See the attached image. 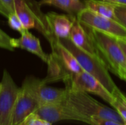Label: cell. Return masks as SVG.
Masks as SVG:
<instances>
[{"label":"cell","instance_id":"29","mask_svg":"<svg viewBox=\"0 0 126 125\" xmlns=\"http://www.w3.org/2000/svg\"><path fill=\"white\" fill-rule=\"evenodd\" d=\"M0 125H1V124H0Z\"/></svg>","mask_w":126,"mask_h":125},{"label":"cell","instance_id":"24","mask_svg":"<svg viewBox=\"0 0 126 125\" xmlns=\"http://www.w3.org/2000/svg\"><path fill=\"white\" fill-rule=\"evenodd\" d=\"M90 125H124V123H121L111 119L92 117L90 119Z\"/></svg>","mask_w":126,"mask_h":125},{"label":"cell","instance_id":"22","mask_svg":"<svg viewBox=\"0 0 126 125\" xmlns=\"http://www.w3.org/2000/svg\"><path fill=\"white\" fill-rule=\"evenodd\" d=\"M114 13L117 21L126 29V5L115 4Z\"/></svg>","mask_w":126,"mask_h":125},{"label":"cell","instance_id":"11","mask_svg":"<svg viewBox=\"0 0 126 125\" xmlns=\"http://www.w3.org/2000/svg\"><path fill=\"white\" fill-rule=\"evenodd\" d=\"M76 18V15L58 14L54 12H49L46 14L50 32L58 39L69 38L70 32Z\"/></svg>","mask_w":126,"mask_h":125},{"label":"cell","instance_id":"14","mask_svg":"<svg viewBox=\"0 0 126 125\" xmlns=\"http://www.w3.org/2000/svg\"><path fill=\"white\" fill-rule=\"evenodd\" d=\"M49 43L52 47V51L58 55L61 63L69 73L78 74L83 71L76 57L60 42L58 38H55Z\"/></svg>","mask_w":126,"mask_h":125},{"label":"cell","instance_id":"15","mask_svg":"<svg viewBox=\"0 0 126 125\" xmlns=\"http://www.w3.org/2000/svg\"><path fill=\"white\" fill-rule=\"evenodd\" d=\"M47 63L48 64V73L46 78L43 80L45 83L59 80L64 81L71 74L66 71L59 57L54 52L49 55V60Z\"/></svg>","mask_w":126,"mask_h":125},{"label":"cell","instance_id":"18","mask_svg":"<svg viewBox=\"0 0 126 125\" xmlns=\"http://www.w3.org/2000/svg\"><path fill=\"white\" fill-rule=\"evenodd\" d=\"M113 101L111 105L119 113L123 121H126V97L117 88L112 94Z\"/></svg>","mask_w":126,"mask_h":125},{"label":"cell","instance_id":"8","mask_svg":"<svg viewBox=\"0 0 126 125\" xmlns=\"http://www.w3.org/2000/svg\"><path fill=\"white\" fill-rule=\"evenodd\" d=\"M39 107L27 78H26L21 87L15 103L13 112L12 125H18L25 118L34 113Z\"/></svg>","mask_w":126,"mask_h":125},{"label":"cell","instance_id":"13","mask_svg":"<svg viewBox=\"0 0 126 125\" xmlns=\"http://www.w3.org/2000/svg\"><path fill=\"white\" fill-rule=\"evenodd\" d=\"M69 39L75 46L84 52L98 56L89 30L85 29L83 25L78 20L77 18L72 27Z\"/></svg>","mask_w":126,"mask_h":125},{"label":"cell","instance_id":"19","mask_svg":"<svg viewBox=\"0 0 126 125\" xmlns=\"http://www.w3.org/2000/svg\"><path fill=\"white\" fill-rule=\"evenodd\" d=\"M18 125H52V124L43 119L34 112L25 118Z\"/></svg>","mask_w":126,"mask_h":125},{"label":"cell","instance_id":"4","mask_svg":"<svg viewBox=\"0 0 126 125\" xmlns=\"http://www.w3.org/2000/svg\"><path fill=\"white\" fill-rule=\"evenodd\" d=\"M15 12L26 29L35 28L50 43L54 36L52 35L46 18L40 9L38 2L33 0H14Z\"/></svg>","mask_w":126,"mask_h":125},{"label":"cell","instance_id":"26","mask_svg":"<svg viewBox=\"0 0 126 125\" xmlns=\"http://www.w3.org/2000/svg\"><path fill=\"white\" fill-rule=\"evenodd\" d=\"M106 1L111 2L114 4H120V5H126V0H103Z\"/></svg>","mask_w":126,"mask_h":125},{"label":"cell","instance_id":"2","mask_svg":"<svg viewBox=\"0 0 126 125\" xmlns=\"http://www.w3.org/2000/svg\"><path fill=\"white\" fill-rule=\"evenodd\" d=\"M88 30L98 56L103 60L109 71L121 78L126 70V57L118 39L104 32L89 29Z\"/></svg>","mask_w":126,"mask_h":125},{"label":"cell","instance_id":"23","mask_svg":"<svg viewBox=\"0 0 126 125\" xmlns=\"http://www.w3.org/2000/svg\"><path fill=\"white\" fill-rule=\"evenodd\" d=\"M12 38L0 29V47L9 51H13L14 48L11 44Z\"/></svg>","mask_w":126,"mask_h":125},{"label":"cell","instance_id":"5","mask_svg":"<svg viewBox=\"0 0 126 125\" xmlns=\"http://www.w3.org/2000/svg\"><path fill=\"white\" fill-rule=\"evenodd\" d=\"M78 20L85 27L95 29L117 39L126 40V29L118 21L103 16L86 7L76 15Z\"/></svg>","mask_w":126,"mask_h":125},{"label":"cell","instance_id":"25","mask_svg":"<svg viewBox=\"0 0 126 125\" xmlns=\"http://www.w3.org/2000/svg\"><path fill=\"white\" fill-rule=\"evenodd\" d=\"M118 41H119V43L120 45V47L122 48L123 52H124V55L126 57V40H123V39H118Z\"/></svg>","mask_w":126,"mask_h":125},{"label":"cell","instance_id":"27","mask_svg":"<svg viewBox=\"0 0 126 125\" xmlns=\"http://www.w3.org/2000/svg\"><path fill=\"white\" fill-rule=\"evenodd\" d=\"M120 79L125 80L126 82V70L123 71V74H122V76H121V78H120Z\"/></svg>","mask_w":126,"mask_h":125},{"label":"cell","instance_id":"17","mask_svg":"<svg viewBox=\"0 0 126 125\" xmlns=\"http://www.w3.org/2000/svg\"><path fill=\"white\" fill-rule=\"evenodd\" d=\"M83 2L84 3L85 7L103 16L117 21L114 13V4L103 0H83Z\"/></svg>","mask_w":126,"mask_h":125},{"label":"cell","instance_id":"10","mask_svg":"<svg viewBox=\"0 0 126 125\" xmlns=\"http://www.w3.org/2000/svg\"><path fill=\"white\" fill-rule=\"evenodd\" d=\"M32 91L39 103V106L44 105L55 104L63 102L67 95V89L52 88L47 85L43 80L32 77H27Z\"/></svg>","mask_w":126,"mask_h":125},{"label":"cell","instance_id":"16","mask_svg":"<svg viewBox=\"0 0 126 125\" xmlns=\"http://www.w3.org/2000/svg\"><path fill=\"white\" fill-rule=\"evenodd\" d=\"M38 4L54 6L72 15H77L85 8L84 3L80 0H40Z\"/></svg>","mask_w":126,"mask_h":125},{"label":"cell","instance_id":"1","mask_svg":"<svg viewBox=\"0 0 126 125\" xmlns=\"http://www.w3.org/2000/svg\"><path fill=\"white\" fill-rule=\"evenodd\" d=\"M66 88L67 89L66 102L76 113L84 119L85 123L90 125V119L92 117L111 119L124 123L122 117L114 109H111L99 102L89 95L88 93Z\"/></svg>","mask_w":126,"mask_h":125},{"label":"cell","instance_id":"9","mask_svg":"<svg viewBox=\"0 0 126 125\" xmlns=\"http://www.w3.org/2000/svg\"><path fill=\"white\" fill-rule=\"evenodd\" d=\"M35 113L51 124L63 120H74L85 123L84 119L76 113L66 100L60 103L41 105Z\"/></svg>","mask_w":126,"mask_h":125},{"label":"cell","instance_id":"28","mask_svg":"<svg viewBox=\"0 0 126 125\" xmlns=\"http://www.w3.org/2000/svg\"><path fill=\"white\" fill-rule=\"evenodd\" d=\"M124 125H126V121H124Z\"/></svg>","mask_w":126,"mask_h":125},{"label":"cell","instance_id":"21","mask_svg":"<svg viewBox=\"0 0 126 125\" xmlns=\"http://www.w3.org/2000/svg\"><path fill=\"white\" fill-rule=\"evenodd\" d=\"M7 19H8V24H9L10 27L12 28L13 30H16V31L21 33L24 29H26L24 27L20 18H18V16L17 15V14L16 13L10 15L9 17L7 18Z\"/></svg>","mask_w":126,"mask_h":125},{"label":"cell","instance_id":"20","mask_svg":"<svg viewBox=\"0 0 126 125\" xmlns=\"http://www.w3.org/2000/svg\"><path fill=\"white\" fill-rule=\"evenodd\" d=\"M16 13L14 0H0V14L7 18L10 15Z\"/></svg>","mask_w":126,"mask_h":125},{"label":"cell","instance_id":"7","mask_svg":"<svg viewBox=\"0 0 126 125\" xmlns=\"http://www.w3.org/2000/svg\"><path fill=\"white\" fill-rule=\"evenodd\" d=\"M63 82L67 88L95 94L110 105L113 101L112 94L98 80L85 71L78 74H71Z\"/></svg>","mask_w":126,"mask_h":125},{"label":"cell","instance_id":"3","mask_svg":"<svg viewBox=\"0 0 126 125\" xmlns=\"http://www.w3.org/2000/svg\"><path fill=\"white\" fill-rule=\"evenodd\" d=\"M58 40L76 57L83 71L98 80L111 94L115 91L117 86L111 77L106 65L99 56L91 55L80 49L72 42L69 38Z\"/></svg>","mask_w":126,"mask_h":125},{"label":"cell","instance_id":"12","mask_svg":"<svg viewBox=\"0 0 126 125\" xmlns=\"http://www.w3.org/2000/svg\"><path fill=\"white\" fill-rule=\"evenodd\" d=\"M11 44L14 49L19 48L27 50L38 56L45 63H47L49 60V55L44 52L39 39L33 35L29 29H24L18 38H12Z\"/></svg>","mask_w":126,"mask_h":125},{"label":"cell","instance_id":"6","mask_svg":"<svg viewBox=\"0 0 126 125\" xmlns=\"http://www.w3.org/2000/svg\"><path fill=\"white\" fill-rule=\"evenodd\" d=\"M20 88L15 83L10 73L4 69L0 81V124L12 125L13 112Z\"/></svg>","mask_w":126,"mask_h":125}]
</instances>
